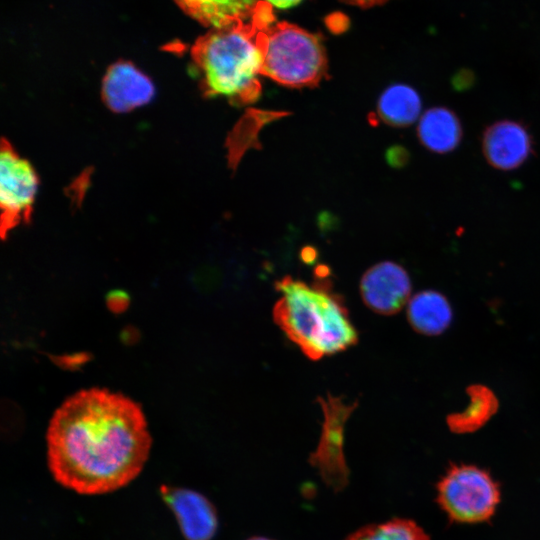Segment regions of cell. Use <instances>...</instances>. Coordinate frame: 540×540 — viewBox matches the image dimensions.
Masks as SVG:
<instances>
[{
  "label": "cell",
  "instance_id": "15",
  "mask_svg": "<svg viewBox=\"0 0 540 540\" xmlns=\"http://www.w3.org/2000/svg\"><path fill=\"white\" fill-rule=\"evenodd\" d=\"M422 102L419 93L406 84H393L380 95L377 114L386 124L407 127L420 117Z\"/></svg>",
  "mask_w": 540,
  "mask_h": 540
},
{
  "label": "cell",
  "instance_id": "19",
  "mask_svg": "<svg viewBox=\"0 0 540 540\" xmlns=\"http://www.w3.org/2000/svg\"><path fill=\"white\" fill-rule=\"evenodd\" d=\"M351 5H356L363 8L372 7L375 5L383 4L388 0H341Z\"/></svg>",
  "mask_w": 540,
  "mask_h": 540
},
{
  "label": "cell",
  "instance_id": "20",
  "mask_svg": "<svg viewBox=\"0 0 540 540\" xmlns=\"http://www.w3.org/2000/svg\"><path fill=\"white\" fill-rule=\"evenodd\" d=\"M278 8H289L298 4L301 0H265Z\"/></svg>",
  "mask_w": 540,
  "mask_h": 540
},
{
  "label": "cell",
  "instance_id": "13",
  "mask_svg": "<svg viewBox=\"0 0 540 540\" xmlns=\"http://www.w3.org/2000/svg\"><path fill=\"white\" fill-rule=\"evenodd\" d=\"M452 318L453 312L448 299L438 291H420L408 302L407 319L418 333L439 335L450 326Z\"/></svg>",
  "mask_w": 540,
  "mask_h": 540
},
{
  "label": "cell",
  "instance_id": "8",
  "mask_svg": "<svg viewBox=\"0 0 540 540\" xmlns=\"http://www.w3.org/2000/svg\"><path fill=\"white\" fill-rule=\"evenodd\" d=\"M412 285L407 271L392 261H382L365 271L360 294L368 308L381 315H392L403 308Z\"/></svg>",
  "mask_w": 540,
  "mask_h": 540
},
{
  "label": "cell",
  "instance_id": "14",
  "mask_svg": "<svg viewBox=\"0 0 540 540\" xmlns=\"http://www.w3.org/2000/svg\"><path fill=\"white\" fill-rule=\"evenodd\" d=\"M174 1L186 14L211 29L250 19L260 0Z\"/></svg>",
  "mask_w": 540,
  "mask_h": 540
},
{
  "label": "cell",
  "instance_id": "18",
  "mask_svg": "<svg viewBox=\"0 0 540 540\" xmlns=\"http://www.w3.org/2000/svg\"><path fill=\"white\" fill-rule=\"evenodd\" d=\"M389 163L393 166H401L407 162L408 152L402 147H393L388 154Z\"/></svg>",
  "mask_w": 540,
  "mask_h": 540
},
{
  "label": "cell",
  "instance_id": "1",
  "mask_svg": "<svg viewBox=\"0 0 540 540\" xmlns=\"http://www.w3.org/2000/svg\"><path fill=\"white\" fill-rule=\"evenodd\" d=\"M46 440L53 478L86 495L129 484L142 471L152 444L141 406L96 387L79 390L56 409Z\"/></svg>",
  "mask_w": 540,
  "mask_h": 540
},
{
  "label": "cell",
  "instance_id": "12",
  "mask_svg": "<svg viewBox=\"0 0 540 540\" xmlns=\"http://www.w3.org/2000/svg\"><path fill=\"white\" fill-rule=\"evenodd\" d=\"M417 136L421 144L437 154L456 149L463 136L458 116L449 108L438 106L426 110L418 120Z\"/></svg>",
  "mask_w": 540,
  "mask_h": 540
},
{
  "label": "cell",
  "instance_id": "16",
  "mask_svg": "<svg viewBox=\"0 0 540 540\" xmlns=\"http://www.w3.org/2000/svg\"><path fill=\"white\" fill-rule=\"evenodd\" d=\"M470 398L464 411L448 415L449 429L458 434L471 433L481 428L498 410L499 402L494 392L480 384L467 388Z\"/></svg>",
  "mask_w": 540,
  "mask_h": 540
},
{
  "label": "cell",
  "instance_id": "17",
  "mask_svg": "<svg viewBox=\"0 0 540 540\" xmlns=\"http://www.w3.org/2000/svg\"><path fill=\"white\" fill-rule=\"evenodd\" d=\"M345 540H430V538L414 521L395 518L363 526Z\"/></svg>",
  "mask_w": 540,
  "mask_h": 540
},
{
  "label": "cell",
  "instance_id": "21",
  "mask_svg": "<svg viewBox=\"0 0 540 540\" xmlns=\"http://www.w3.org/2000/svg\"><path fill=\"white\" fill-rule=\"evenodd\" d=\"M247 540H271V539H268V538H265V537H252V538H249Z\"/></svg>",
  "mask_w": 540,
  "mask_h": 540
},
{
  "label": "cell",
  "instance_id": "7",
  "mask_svg": "<svg viewBox=\"0 0 540 540\" xmlns=\"http://www.w3.org/2000/svg\"><path fill=\"white\" fill-rule=\"evenodd\" d=\"M324 421L319 444L309 457L310 464L317 468L322 480L334 491H341L348 484L349 469L343 451L344 427L357 401L347 404L342 397L328 394L318 397Z\"/></svg>",
  "mask_w": 540,
  "mask_h": 540
},
{
  "label": "cell",
  "instance_id": "3",
  "mask_svg": "<svg viewBox=\"0 0 540 540\" xmlns=\"http://www.w3.org/2000/svg\"><path fill=\"white\" fill-rule=\"evenodd\" d=\"M327 273L319 269L311 284L291 276L275 282L280 298L273 320L311 360L344 351L358 341L344 299L334 291Z\"/></svg>",
  "mask_w": 540,
  "mask_h": 540
},
{
  "label": "cell",
  "instance_id": "10",
  "mask_svg": "<svg viewBox=\"0 0 540 540\" xmlns=\"http://www.w3.org/2000/svg\"><path fill=\"white\" fill-rule=\"evenodd\" d=\"M482 152L488 164L495 169L511 171L519 168L529 158L532 138L521 123L499 120L484 130Z\"/></svg>",
  "mask_w": 540,
  "mask_h": 540
},
{
  "label": "cell",
  "instance_id": "6",
  "mask_svg": "<svg viewBox=\"0 0 540 540\" xmlns=\"http://www.w3.org/2000/svg\"><path fill=\"white\" fill-rule=\"evenodd\" d=\"M39 178L33 166L9 141L2 139L0 152V228L4 237L21 222L29 221Z\"/></svg>",
  "mask_w": 540,
  "mask_h": 540
},
{
  "label": "cell",
  "instance_id": "9",
  "mask_svg": "<svg viewBox=\"0 0 540 540\" xmlns=\"http://www.w3.org/2000/svg\"><path fill=\"white\" fill-rule=\"evenodd\" d=\"M108 108L117 113L129 112L147 104L154 96L151 79L129 61H117L106 71L101 88Z\"/></svg>",
  "mask_w": 540,
  "mask_h": 540
},
{
  "label": "cell",
  "instance_id": "11",
  "mask_svg": "<svg viewBox=\"0 0 540 540\" xmlns=\"http://www.w3.org/2000/svg\"><path fill=\"white\" fill-rule=\"evenodd\" d=\"M163 499L174 512L186 540H211L218 520L214 506L202 494L182 488L161 487Z\"/></svg>",
  "mask_w": 540,
  "mask_h": 540
},
{
  "label": "cell",
  "instance_id": "2",
  "mask_svg": "<svg viewBox=\"0 0 540 540\" xmlns=\"http://www.w3.org/2000/svg\"><path fill=\"white\" fill-rule=\"evenodd\" d=\"M274 22L272 5L260 0L250 19L211 28L194 42L191 58L204 97L222 96L234 106L257 101L265 29Z\"/></svg>",
  "mask_w": 540,
  "mask_h": 540
},
{
  "label": "cell",
  "instance_id": "4",
  "mask_svg": "<svg viewBox=\"0 0 540 540\" xmlns=\"http://www.w3.org/2000/svg\"><path fill=\"white\" fill-rule=\"evenodd\" d=\"M261 76L290 87H315L328 75L320 38L294 24L274 22L265 29Z\"/></svg>",
  "mask_w": 540,
  "mask_h": 540
},
{
  "label": "cell",
  "instance_id": "5",
  "mask_svg": "<svg viewBox=\"0 0 540 540\" xmlns=\"http://www.w3.org/2000/svg\"><path fill=\"white\" fill-rule=\"evenodd\" d=\"M437 502L454 522L480 523L494 515L500 490L486 470L474 465H455L437 484Z\"/></svg>",
  "mask_w": 540,
  "mask_h": 540
}]
</instances>
